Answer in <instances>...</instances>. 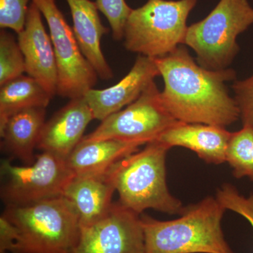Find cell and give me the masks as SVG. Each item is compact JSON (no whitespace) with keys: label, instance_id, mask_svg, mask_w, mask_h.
Returning a JSON list of instances; mask_svg holds the SVG:
<instances>
[{"label":"cell","instance_id":"7a4b0ae2","mask_svg":"<svg viewBox=\"0 0 253 253\" xmlns=\"http://www.w3.org/2000/svg\"><path fill=\"white\" fill-rule=\"evenodd\" d=\"M225 211L216 197L208 196L172 220L141 214L145 253H234L221 229Z\"/></svg>","mask_w":253,"mask_h":253},{"label":"cell","instance_id":"d6986e66","mask_svg":"<svg viewBox=\"0 0 253 253\" xmlns=\"http://www.w3.org/2000/svg\"><path fill=\"white\" fill-rule=\"evenodd\" d=\"M52 99L34 78L21 76L0 88V126L10 116L32 108H46Z\"/></svg>","mask_w":253,"mask_h":253},{"label":"cell","instance_id":"e0dca14e","mask_svg":"<svg viewBox=\"0 0 253 253\" xmlns=\"http://www.w3.org/2000/svg\"><path fill=\"white\" fill-rule=\"evenodd\" d=\"M45 108L23 110L10 116L0 126L1 150L9 159H18L26 165L36 161L34 154L43 126Z\"/></svg>","mask_w":253,"mask_h":253},{"label":"cell","instance_id":"7402d4cb","mask_svg":"<svg viewBox=\"0 0 253 253\" xmlns=\"http://www.w3.org/2000/svg\"><path fill=\"white\" fill-rule=\"evenodd\" d=\"M100 12L108 20L115 41H121L124 38L126 21L132 9L126 4V0H96Z\"/></svg>","mask_w":253,"mask_h":253},{"label":"cell","instance_id":"5bb4252c","mask_svg":"<svg viewBox=\"0 0 253 253\" xmlns=\"http://www.w3.org/2000/svg\"><path fill=\"white\" fill-rule=\"evenodd\" d=\"M231 133L224 126L179 122L163 132L156 141L171 149L179 146L194 151L208 164L226 163Z\"/></svg>","mask_w":253,"mask_h":253},{"label":"cell","instance_id":"52a82bcc","mask_svg":"<svg viewBox=\"0 0 253 253\" xmlns=\"http://www.w3.org/2000/svg\"><path fill=\"white\" fill-rule=\"evenodd\" d=\"M4 182L1 197L6 206H26L63 196L75 174L66 160L49 152L37 155L31 165L18 166L6 158L1 163Z\"/></svg>","mask_w":253,"mask_h":253},{"label":"cell","instance_id":"8992f818","mask_svg":"<svg viewBox=\"0 0 253 253\" xmlns=\"http://www.w3.org/2000/svg\"><path fill=\"white\" fill-rule=\"evenodd\" d=\"M253 24L249 0H219L206 18L188 27L184 44L194 50L202 67L226 69L239 51L238 36Z\"/></svg>","mask_w":253,"mask_h":253},{"label":"cell","instance_id":"d4e9b609","mask_svg":"<svg viewBox=\"0 0 253 253\" xmlns=\"http://www.w3.org/2000/svg\"><path fill=\"white\" fill-rule=\"evenodd\" d=\"M243 126H253V75L232 85Z\"/></svg>","mask_w":253,"mask_h":253},{"label":"cell","instance_id":"6da1fadb","mask_svg":"<svg viewBox=\"0 0 253 253\" xmlns=\"http://www.w3.org/2000/svg\"><path fill=\"white\" fill-rule=\"evenodd\" d=\"M154 60L164 81L161 101L176 121L226 127L239 119L235 99L226 86L236 79L234 70L206 69L183 45Z\"/></svg>","mask_w":253,"mask_h":253},{"label":"cell","instance_id":"9c48e42d","mask_svg":"<svg viewBox=\"0 0 253 253\" xmlns=\"http://www.w3.org/2000/svg\"><path fill=\"white\" fill-rule=\"evenodd\" d=\"M177 123L163 104L161 91L154 82L135 101L101 121L82 141L118 139L146 145Z\"/></svg>","mask_w":253,"mask_h":253},{"label":"cell","instance_id":"277c9868","mask_svg":"<svg viewBox=\"0 0 253 253\" xmlns=\"http://www.w3.org/2000/svg\"><path fill=\"white\" fill-rule=\"evenodd\" d=\"M2 214L18 229L14 253H69L79 235V216L63 196L26 206H6Z\"/></svg>","mask_w":253,"mask_h":253},{"label":"cell","instance_id":"5b68a950","mask_svg":"<svg viewBox=\"0 0 253 253\" xmlns=\"http://www.w3.org/2000/svg\"><path fill=\"white\" fill-rule=\"evenodd\" d=\"M197 1L148 0L132 9L125 28V47L151 59L170 54L184 44L186 21Z\"/></svg>","mask_w":253,"mask_h":253},{"label":"cell","instance_id":"cb8c5ba5","mask_svg":"<svg viewBox=\"0 0 253 253\" xmlns=\"http://www.w3.org/2000/svg\"><path fill=\"white\" fill-rule=\"evenodd\" d=\"M30 0H0V28L19 34L24 28Z\"/></svg>","mask_w":253,"mask_h":253},{"label":"cell","instance_id":"44dd1931","mask_svg":"<svg viewBox=\"0 0 253 253\" xmlns=\"http://www.w3.org/2000/svg\"><path fill=\"white\" fill-rule=\"evenodd\" d=\"M26 73L24 56L11 33L0 32V86Z\"/></svg>","mask_w":253,"mask_h":253},{"label":"cell","instance_id":"4fadbf2b","mask_svg":"<svg viewBox=\"0 0 253 253\" xmlns=\"http://www.w3.org/2000/svg\"><path fill=\"white\" fill-rule=\"evenodd\" d=\"M92 120V112L84 97L71 99L45 123L37 149L67 159L81 142Z\"/></svg>","mask_w":253,"mask_h":253},{"label":"cell","instance_id":"3957f363","mask_svg":"<svg viewBox=\"0 0 253 253\" xmlns=\"http://www.w3.org/2000/svg\"><path fill=\"white\" fill-rule=\"evenodd\" d=\"M169 149L153 141L110 168V176L123 206L139 215L148 209L169 214L182 212L185 206L168 187L166 162Z\"/></svg>","mask_w":253,"mask_h":253},{"label":"cell","instance_id":"7c38bea8","mask_svg":"<svg viewBox=\"0 0 253 253\" xmlns=\"http://www.w3.org/2000/svg\"><path fill=\"white\" fill-rule=\"evenodd\" d=\"M158 76L160 72L154 59L139 55L121 81L106 89L93 88L84 98L94 119L103 121L135 101Z\"/></svg>","mask_w":253,"mask_h":253},{"label":"cell","instance_id":"ffe728a7","mask_svg":"<svg viewBox=\"0 0 253 253\" xmlns=\"http://www.w3.org/2000/svg\"><path fill=\"white\" fill-rule=\"evenodd\" d=\"M226 162L236 178L249 177L253 181V126H243L239 131L231 133Z\"/></svg>","mask_w":253,"mask_h":253},{"label":"cell","instance_id":"ba28073f","mask_svg":"<svg viewBox=\"0 0 253 253\" xmlns=\"http://www.w3.org/2000/svg\"><path fill=\"white\" fill-rule=\"evenodd\" d=\"M46 20L58 71L57 94L70 99L84 97L96 84L97 73L82 52L76 35L56 0H32Z\"/></svg>","mask_w":253,"mask_h":253},{"label":"cell","instance_id":"484cf974","mask_svg":"<svg viewBox=\"0 0 253 253\" xmlns=\"http://www.w3.org/2000/svg\"><path fill=\"white\" fill-rule=\"evenodd\" d=\"M18 241L17 228L2 214L0 217V253H14Z\"/></svg>","mask_w":253,"mask_h":253},{"label":"cell","instance_id":"ac0fdd59","mask_svg":"<svg viewBox=\"0 0 253 253\" xmlns=\"http://www.w3.org/2000/svg\"><path fill=\"white\" fill-rule=\"evenodd\" d=\"M141 143L118 139L83 141L66 159L75 175L105 172L116 163L139 151Z\"/></svg>","mask_w":253,"mask_h":253},{"label":"cell","instance_id":"30bf717a","mask_svg":"<svg viewBox=\"0 0 253 253\" xmlns=\"http://www.w3.org/2000/svg\"><path fill=\"white\" fill-rule=\"evenodd\" d=\"M69 253H145L141 215L113 203L104 217L80 226L76 244Z\"/></svg>","mask_w":253,"mask_h":253},{"label":"cell","instance_id":"2e32d148","mask_svg":"<svg viewBox=\"0 0 253 253\" xmlns=\"http://www.w3.org/2000/svg\"><path fill=\"white\" fill-rule=\"evenodd\" d=\"M71 11L73 31L82 52L85 56L98 76L109 81L113 73L101 47V41L109 29L101 22L99 9L91 0H66Z\"/></svg>","mask_w":253,"mask_h":253},{"label":"cell","instance_id":"8fae6325","mask_svg":"<svg viewBox=\"0 0 253 253\" xmlns=\"http://www.w3.org/2000/svg\"><path fill=\"white\" fill-rule=\"evenodd\" d=\"M18 42L24 56L26 73L41 84L51 97L57 94L58 71L49 33L42 22V15L32 1L24 28L18 34Z\"/></svg>","mask_w":253,"mask_h":253},{"label":"cell","instance_id":"9a60e30c","mask_svg":"<svg viewBox=\"0 0 253 253\" xmlns=\"http://www.w3.org/2000/svg\"><path fill=\"white\" fill-rule=\"evenodd\" d=\"M109 169L94 174L75 175L66 186L63 196L76 208L80 226L99 221L111 209L116 189Z\"/></svg>","mask_w":253,"mask_h":253},{"label":"cell","instance_id":"603a6c76","mask_svg":"<svg viewBox=\"0 0 253 253\" xmlns=\"http://www.w3.org/2000/svg\"><path fill=\"white\" fill-rule=\"evenodd\" d=\"M216 199L226 211L229 210L244 217L253 229V191L246 197L232 184H224L218 188Z\"/></svg>","mask_w":253,"mask_h":253}]
</instances>
